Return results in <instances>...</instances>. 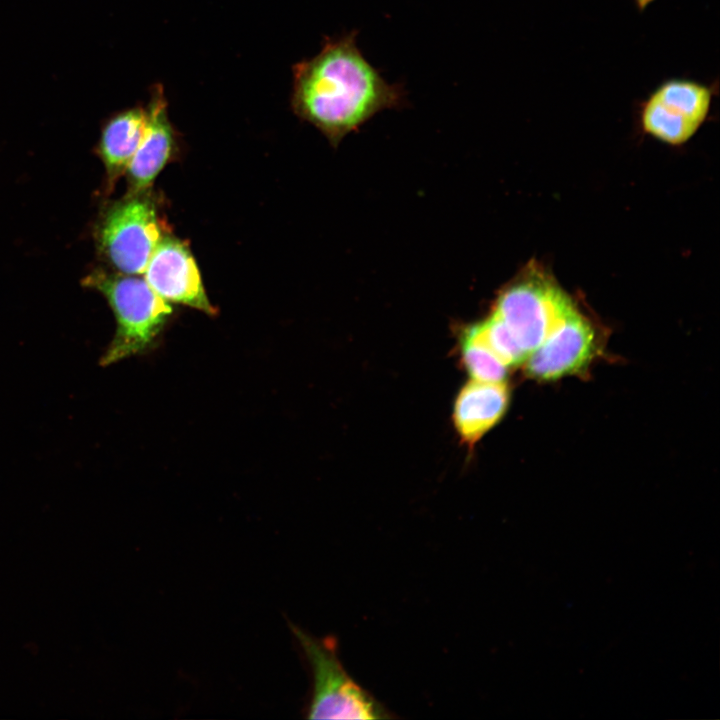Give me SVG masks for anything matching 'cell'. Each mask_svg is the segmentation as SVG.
<instances>
[{
	"label": "cell",
	"instance_id": "5bb4252c",
	"mask_svg": "<svg viewBox=\"0 0 720 720\" xmlns=\"http://www.w3.org/2000/svg\"><path fill=\"white\" fill-rule=\"evenodd\" d=\"M652 1H654V0H635L638 8L641 9V10H643L644 8H646L647 5H649Z\"/></svg>",
	"mask_w": 720,
	"mask_h": 720
},
{
	"label": "cell",
	"instance_id": "8992f818",
	"mask_svg": "<svg viewBox=\"0 0 720 720\" xmlns=\"http://www.w3.org/2000/svg\"><path fill=\"white\" fill-rule=\"evenodd\" d=\"M711 100V87L702 83L685 79L665 81L643 104L642 127L665 143L683 144L706 119Z\"/></svg>",
	"mask_w": 720,
	"mask_h": 720
},
{
	"label": "cell",
	"instance_id": "4fadbf2b",
	"mask_svg": "<svg viewBox=\"0 0 720 720\" xmlns=\"http://www.w3.org/2000/svg\"><path fill=\"white\" fill-rule=\"evenodd\" d=\"M467 327L508 367L526 360L527 354L492 310L486 318Z\"/></svg>",
	"mask_w": 720,
	"mask_h": 720
},
{
	"label": "cell",
	"instance_id": "3957f363",
	"mask_svg": "<svg viewBox=\"0 0 720 720\" xmlns=\"http://www.w3.org/2000/svg\"><path fill=\"white\" fill-rule=\"evenodd\" d=\"M312 674L309 719H387L392 715L346 671L333 636L317 638L289 624Z\"/></svg>",
	"mask_w": 720,
	"mask_h": 720
},
{
	"label": "cell",
	"instance_id": "5b68a950",
	"mask_svg": "<svg viewBox=\"0 0 720 720\" xmlns=\"http://www.w3.org/2000/svg\"><path fill=\"white\" fill-rule=\"evenodd\" d=\"M151 189L129 194L105 213L98 230L100 250L119 272L143 274L161 240L164 223Z\"/></svg>",
	"mask_w": 720,
	"mask_h": 720
},
{
	"label": "cell",
	"instance_id": "52a82bcc",
	"mask_svg": "<svg viewBox=\"0 0 720 720\" xmlns=\"http://www.w3.org/2000/svg\"><path fill=\"white\" fill-rule=\"evenodd\" d=\"M143 276L153 291L169 304L216 314L189 246L167 232L153 251Z\"/></svg>",
	"mask_w": 720,
	"mask_h": 720
},
{
	"label": "cell",
	"instance_id": "277c9868",
	"mask_svg": "<svg viewBox=\"0 0 720 720\" xmlns=\"http://www.w3.org/2000/svg\"><path fill=\"white\" fill-rule=\"evenodd\" d=\"M575 310L570 297L535 264L506 285L492 307L527 356Z\"/></svg>",
	"mask_w": 720,
	"mask_h": 720
},
{
	"label": "cell",
	"instance_id": "6da1fadb",
	"mask_svg": "<svg viewBox=\"0 0 720 720\" xmlns=\"http://www.w3.org/2000/svg\"><path fill=\"white\" fill-rule=\"evenodd\" d=\"M357 31L327 37L312 58L293 66L291 106L333 147L376 114L406 105L401 83H389L363 55Z\"/></svg>",
	"mask_w": 720,
	"mask_h": 720
},
{
	"label": "cell",
	"instance_id": "7a4b0ae2",
	"mask_svg": "<svg viewBox=\"0 0 720 720\" xmlns=\"http://www.w3.org/2000/svg\"><path fill=\"white\" fill-rule=\"evenodd\" d=\"M85 282L105 296L117 324L100 364L108 366L152 350L173 313L169 303L139 275L97 271Z\"/></svg>",
	"mask_w": 720,
	"mask_h": 720
},
{
	"label": "cell",
	"instance_id": "30bf717a",
	"mask_svg": "<svg viewBox=\"0 0 720 720\" xmlns=\"http://www.w3.org/2000/svg\"><path fill=\"white\" fill-rule=\"evenodd\" d=\"M509 403V390L504 382L489 383L471 380L456 396L453 424L464 444L472 447L504 415Z\"/></svg>",
	"mask_w": 720,
	"mask_h": 720
},
{
	"label": "cell",
	"instance_id": "9c48e42d",
	"mask_svg": "<svg viewBox=\"0 0 720 720\" xmlns=\"http://www.w3.org/2000/svg\"><path fill=\"white\" fill-rule=\"evenodd\" d=\"M147 109L144 135L126 170L129 194L151 189L176 148V135L168 117V103L161 84L152 87Z\"/></svg>",
	"mask_w": 720,
	"mask_h": 720
},
{
	"label": "cell",
	"instance_id": "7c38bea8",
	"mask_svg": "<svg viewBox=\"0 0 720 720\" xmlns=\"http://www.w3.org/2000/svg\"><path fill=\"white\" fill-rule=\"evenodd\" d=\"M462 362L472 380L504 382L508 366L504 364L467 326L461 334Z\"/></svg>",
	"mask_w": 720,
	"mask_h": 720
},
{
	"label": "cell",
	"instance_id": "ba28073f",
	"mask_svg": "<svg viewBox=\"0 0 720 720\" xmlns=\"http://www.w3.org/2000/svg\"><path fill=\"white\" fill-rule=\"evenodd\" d=\"M595 351V333L576 309L540 346L526 358L530 376L555 379L583 368Z\"/></svg>",
	"mask_w": 720,
	"mask_h": 720
},
{
	"label": "cell",
	"instance_id": "8fae6325",
	"mask_svg": "<svg viewBox=\"0 0 720 720\" xmlns=\"http://www.w3.org/2000/svg\"><path fill=\"white\" fill-rule=\"evenodd\" d=\"M148 120L147 105L137 106L114 115L105 125L99 152L110 185L128 168L144 135Z\"/></svg>",
	"mask_w": 720,
	"mask_h": 720
}]
</instances>
